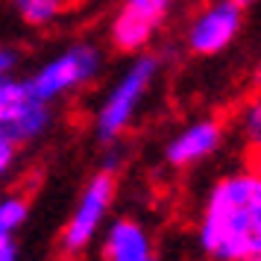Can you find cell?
Listing matches in <instances>:
<instances>
[{
	"label": "cell",
	"instance_id": "6da1fadb",
	"mask_svg": "<svg viewBox=\"0 0 261 261\" xmlns=\"http://www.w3.org/2000/svg\"><path fill=\"white\" fill-rule=\"evenodd\" d=\"M205 261H247L261 252V173L235 167L205 191L194 226Z\"/></svg>",
	"mask_w": 261,
	"mask_h": 261
},
{
	"label": "cell",
	"instance_id": "7a4b0ae2",
	"mask_svg": "<svg viewBox=\"0 0 261 261\" xmlns=\"http://www.w3.org/2000/svg\"><path fill=\"white\" fill-rule=\"evenodd\" d=\"M159 68H162L159 56L135 53L132 65L112 83V88L100 100L94 115V135L103 144H118L123 138V132L132 126L138 109L147 100L155 76H159Z\"/></svg>",
	"mask_w": 261,
	"mask_h": 261
},
{
	"label": "cell",
	"instance_id": "3957f363",
	"mask_svg": "<svg viewBox=\"0 0 261 261\" xmlns=\"http://www.w3.org/2000/svg\"><path fill=\"white\" fill-rule=\"evenodd\" d=\"M115 194H118V179H115L112 170H97L94 176L85 182L83 194L73 205V214L68 217V223L59 235V249L68 261L83 258L91 249V244L103 235Z\"/></svg>",
	"mask_w": 261,
	"mask_h": 261
},
{
	"label": "cell",
	"instance_id": "277c9868",
	"mask_svg": "<svg viewBox=\"0 0 261 261\" xmlns=\"http://www.w3.org/2000/svg\"><path fill=\"white\" fill-rule=\"evenodd\" d=\"M103 68V53L91 41H76L71 47H65L56 53L53 59H47L30 76V88L38 100L44 103H56L62 97L80 91L85 85H91L97 80V73Z\"/></svg>",
	"mask_w": 261,
	"mask_h": 261
},
{
	"label": "cell",
	"instance_id": "5b68a950",
	"mask_svg": "<svg viewBox=\"0 0 261 261\" xmlns=\"http://www.w3.org/2000/svg\"><path fill=\"white\" fill-rule=\"evenodd\" d=\"M53 123V106L38 100L30 88V80H18L12 73L0 76V126L18 144L41 138Z\"/></svg>",
	"mask_w": 261,
	"mask_h": 261
},
{
	"label": "cell",
	"instance_id": "8992f818",
	"mask_svg": "<svg viewBox=\"0 0 261 261\" xmlns=\"http://www.w3.org/2000/svg\"><path fill=\"white\" fill-rule=\"evenodd\" d=\"M244 27V6L235 0H205L191 15L185 44L194 56H217L238 38Z\"/></svg>",
	"mask_w": 261,
	"mask_h": 261
},
{
	"label": "cell",
	"instance_id": "52a82bcc",
	"mask_svg": "<svg viewBox=\"0 0 261 261\" xmlns=\"http://www.w3.org/2000/svg\"><path fill=\"white\" fill-rule=\"evenodd\" d=\"M176 0H123L109 24V41L120 53H144L173 12Z\"/></svg>",
	"mask_w": 261,
	"mask_h": 261
},
{
	"label": "cell",
	"instance_id": "ba28073f",
	"mask_svg": "<svg viewBox=\"0 0 261 261\" xmlns=\"http://www.w3.org/2000/svg\"><path fill=\"white\" fill-rule=\"evenodd\" d=\"M226 138V126L223 120L217 118H202L194 120L165 144V162L173 170H188V167L200 165L205 159H212Z\"/></svg>",
	"mask_w": 261,
	"mask_h": 261
},
{
	"label": "cell",
	"instance_id": "9c48e42d",
	"mask_svg": "<svg viewBox=\"0 0 261 261\" xmlns=\"http://www.w3.org/2000/svg\"><path fill=\"white\" fill-rule=\"evenodd\" d=\"M100 261H159L153 235L135 217H115L103 229Z\"/></svg>",
	"mask_w": 261,
	"mask_h": 261
},
{
	"label": "cell",
	"instance_id": "30bf717a",
	"mask_svg": "<svg viewBox=\"0 0 261 261\" xmlns=\"http://www.w3.org/2000/svg\"><path fill=\"white\" fill-rule=\"evenodd\" d=\"M232 126H235V135L241 141V147L249 155H258L261 153V88L252 91L238 106V112L232 115Z\"/></svg>",
	"mask_w": 261,
	"mask_h": 261
},
{
	"label": "cell",
	"instance_id": "8fae6325",
	"mask_svg": "<svg viewBox=\"0 0 261 261\" xmlns=\"http://www.w3.org/2000/svg\"><path fill=\"white\" fill-rule=\"evenodd\" d=\"M21 21L30 27H47L68 12L71 0H12Z\"/></svg>",
	"mask_w": 261,
	"mask_h": 261
},
{
	"label": "cell",
	"instance_id": "7c38bea8",
	"mask_svg": "<svg viewBox=\"0 0 261 261\" xmlns=\"http://www.w3.org/2000/svg\"><path fill=\"white\" fill-rule=\"evenodd\" d=\"M30 214V200L24 194H6L0 200V235H12Z\"/></svg>",
	"mask_w": 261,
	"mask_h": 261
},
{
	"label": "cell",
	"instance_id": "4fadbf2b",
	"mask_svg": "<svg viewBox=\"0 0 261 261\" xmlns=\"http://www.w3.org/2000/svg\"><path fill=\"white\" fill-rule=\"evenodd\" d=\"M18 147H21V144L0 126V176H6L15 167V162H18Z\"/></svg>",
	"mask_w": 261,
	"mask_h": 261
},
{
	"label": "cell",
	"instance_id": "5bb4252c",
	"mask_svg": "<svg viewBox=\"0 0 261 261\" xmlns=\"http://www.w3.org/2000/svg\"><path fill=\"white\" fill-rule=\"evenodd\" d=\"M18 59H21L18 50L3 47V44H0V76H3V73H12L15 68H18Z\"/></svg>",
	"mask_w": 261,
	"mask_h": 261
},
{
	"label": "cell",
	"instance_id": "9a60e30c",
	"mask_svg": "<svg viewBox=\"0 0 261 261\" xmlns=\"http://www.w3.org/2000/svg\"><path fill=\"white\" fill-rule=\"evenodd\" d=\"M0 261H18V244L12 235H0Z\"/></svg>",
	"mask_w": 261,
	"mask_h": 261
},
{
	"label": "cell",
	"instance_id": "2e32d148",
	"mask_svg": "<svg viewBox=\"0 0 261 261\" xmlns=\"http://www.w3.org/2000/svg\"><path fill=\"white\" fill-rule=\"evenodd\" d=\"M249 165H252V167L261 173V153H258V155H249Z\"/></svg>",
	"mask_w": 261,
	"mask_h": 261
},
{
	"label": "cell",
	"instance_id": "e0dca14e",
	"mask_svg": "<svg viewBox=\"0 0 261 261\" xmlns=\"http://www.w3.org/2000/svg\"><path fill=\"white\" fill-rule=\"evenodd\" d=\"M235 3H241V6H247V3H252V0H235Z\"/></svg>",
	"mask_w": 261,
	"mask_h": 261
},
{
	"label": "cell",
	"instance_id": "ac0fdd59",
	"mask_svg": "<svg viewBox=\"0 0 261 261\" xmlns=\"http://www.w3.org/2000/svg\"><path fill=\"white\" fill-rule=\"evenodd\" d=\"M247 261H261V252H258V255H252V258H247Z\"/></svg>",
	"mask_w": 261,
	"mask_h": 261
},
{
	"label": "cell",
	"instance_id": "d6986e66",
	"mask_svg": "<svg viewBox=\"0 0 261 261\" xmlns=\"http://www.w3.org/2000/svg\"><path fill=\"white\" fill-rule=\"evenodd\" d=\"M202 261H205V258H202Z\"/></svg>",
	"mask_w": 261,
	"mask_h": 261
}]
</instances>
